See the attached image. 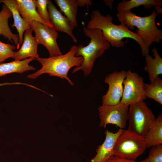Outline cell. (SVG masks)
I'll use <instances>...</instances> for the list:
<instances>
[{
    "label": "cell",
    "instance_id": "obj_14",
    "mask_svg": "<svg viewBox=\"0 0 162 162\" xmlns=\"http://www.w3.org/2000/svg\"><path fill=\"white\" fill-rule=\"evenodd\" d=\"M16 2L20 15L24 21L30 26L33 21L38 22L48 26L36 10L35 0H16Z\"/></svg>",
    "mask_w": 162,
    "mask_h": 162
},
{
    "label": "cell",
    "instance_id": "obj_29",
    "mask_svg": "<svg viewBox=\"0 0 162 162\" xmlns=\"http://www.w3.org/2000/svg\"><path fill=\"white\" fill-rule=\"evenodd\" d=\"M155 8V12H156V13L158 15V14H162V8H161L160 6H156L154 7Z\"/></svg>",
    "mask_w": 162,
    "mask_h": 162
},
{
    "label": "cell",
    "instance_id": "obj_4",
    "mask_svg": "<svg viewBox=\"0 0 162 162\" xmlns=\"http://www.w3.org/2000/svg\"><path fill=\"white\" fill-rule=\"evenodd\" d=\"M157 14L154 10L148 16L141 17L130 10L118 13L116 16L121 24L126 26L129 29L138 30L141 38L144 42L148 50L153 43H159L162 39V30L157 26L155 20Z\"/></svg>",
    "mask_w": 162,
    "mask_h": 162
},
{
    "label": "cell",
    "instance_id": "obj_22",
    "mask_svg": "<svg viewBox=\"0 0 162 162\" xmlns=\"http://www.w3.org/2000/svg\"><path fill=\"white\" fill-rule=\"evenodd\" d=\"M144 91L146 98L154 99L162 105V80L159 76L150 84L144 83Z\"/></svg>",
    "mask_w": 162,
    "mask_h": 162
},
{
    "label": "cell",
    "instance_id": "obj_25",
    "mask_svg": "<svg viewBox=\"0 0 162 162\" xmlns=\"http://www.w3.org/2000/svg\"><path fill=\"white\" fill-rule=\"evenodd\" d=\"M15 48L14 45L4 43L0 40V64L9 58H13Z\"/></svg>",
    "mask_w": 162,
    "mask_h": 162
},
{
    "label": "cell",
    "instance_id": "obj_17",
    "mask_svg": "<svg viewBox=\"0 0 162 162\" xmlns=\"http://www.w3.org/2000/svg\"><path fill=\"white\" fill-rule=\"evenodd\" d=\"M152 51L154 58L149 54L145 56L146 64L144 67L145 71L148 73L151 82L162 74V58L155 47L153 48Z\"/></svg>",
    "mask_w": 162,
    "mask_h": 162
},
{
    "label": "cell",
    "instance_id": "obj_26",
    "mask_svg": "<svg viewBox=\"0 0 162 162\" xmlns=\"http://www.w3.org/2000/svg\"><path fill=\"white\" fill-rule=\"evenodd\" d=\"M106 162H136L135 160H132L125 159L119 158L113 156Z\"/></svg>",
    "mask_w": 162,
    "mask_h": 162
},
{
    "label": "cell",
    "instance_id": "obj_7",
    "mask_svg": "<svg viewBox=\"0 0 162 162\" xmlns=\"http://www.w3.org/2000/svg\"><path fill=\"white\" fill-rule=\"evenodd\" d=\"M143 78L136 72L129 70L123 82V89L120 102L129 106L133 103L144 101L146 98L144 91Z\"/></svg>",
    "mask_w": 162,
    "mask_h": 162
},
{
    "label": "cell",
    "instance_id": "obj_27",
    "mask_svg": "<svg viewBox=\"0 0 162 162\" xmlns=\"http://www.w3.org/2000/svg\"><path fill=\"white\" fill-rule=\"evenodd\" d=\"M80 7H85L91 5L92 1L89 0H79Z\"/></svg>",
    "mask_w": 162,
    "mask_h": 162
},
{
    "label": "cell",
    "instance_id": "obj_2",
    "mask_svg": "<svg viewBox=\"0 0 162 162\" xmlns=\"http://www.w3.org/2000/svg\"><path fill=\"white\" fill-rule=\"evenodd\" d=\"M77 46L73 45L69 50L64 54L48 58H39L36 59L42 65L39 70L28 75L30 79H35L44 74H48L51 76L58 77L66 80L71 86L74 83L68 76V74L72 67H77L82 63L83 58L75 56Z\"/></svg>",
    "mask_w": 162,
    "mask_h": 162
},
{
    "label": "cell",
    "instance_id": "obj_12",
    "mask_svg": "<svg viewBox=\"0 0 162 162\" xmlns=\"http://www.w3.org/2000/svg\"><path fill=\"white\" fill-rule=\"evenodd\" d=\"M123 129H119L114 133L106 130L105 138L103 143L98 147L96 154L90 162H106L113 156L114 146L119 135Z\"/></svg>",
    "mask_w": 162,
    "mask_h": 162
},
{
    "label": "cell",
    "instance_id": "obj_21",
    "mask_svg": "<svg viewBox=\"0 0 162 162\" xmlns=\"http://www.w3.org/2000/svg\"><path fill=\"white\" fill-rule=\"evenodd\" d=\"M55 2L74 27H77L76 16L80 6L79 0H55Z\"/></svg>",
    "mask_w": 162,
    "mask_h": 162
},
{
    "label": "cell",
    "instance_id": "obj_30",
    "mask_svg": "<svg viewBox=\"0 0 162 162\" xmlns=\"http://www.w3.org/2000/svg\"><path fill=\"white\" fill-rule=\"evenodd\" d=\"M4 83H0V86H4Z\"/></svg>",
    "mask_w": 162,
    "mask_h": 162
},
{
    "label": "cell",
    "instance_id": "obj_23",
    "mask_svg": "<svg viewBox=\"0 0 162 162\" xmlns=\"http://www.w3.org/2000/svg\"><path fill=\"white\" fill-rule=\"evenodd\" d=\"M35 1L38 14L48 26L52 28V26L50 21L49 14L47 10L49 0H36Z\"/></svg>",
    "mask_w": 162,
    "mask_h": 162
},
{
    "label": "cell",
    "instance_id": "obj_28",
    "mask_svg": "<svg viewBox=\"0 0 162 162\" xmlns=\"http://www.w3.org/2000/svg\"><path fill=\"white\" fill-rule=\"evenodd\" d=\"M114 1V0H104L105 4L108 6L111 9L113 8L112 4Z\"/></svg>",
    "mask_w": 162,
    "mask_h": 162
},
{
    "label": "cell",
    "instance_id": "obj_3",
    "mask_svg": "<svg viewBox=\"0 0 162 162\" xmlns=\"http://www.w3.org/2000/svg\"><path fill=\"white\" fill-rule=\"evenodd\" d=\"M83 31L85 35L90 38V41L86 46L80 45L77 46L75 56L82 57L83 61L80 66L73 69L72 73L81 70L84 76H87L91 73L96 59L101 57L111 45L99 29L88 28L84 26Z\"/></svg>",
    "mask_w": 162,
    "mask_h": 162
},
{
    "label": "cell",
    "instance_id": "obj_20",
    "mask_svg": "<svg viewBox=\"0 0 162 162\" xmlns=\"http://www.w3.org/2000/svg\"><path fill=\"white\" fill-rule=\"evenodd\" d=\"M162 5V0H124L118 4L116 9L118 13H120L142 6L146 9H151L153 7Z\"/></svg>",
    "mask_w": 162,
    "mask_h": 162
},
{
    "label": "cell",
    "instance_id": "obj_15",
    "mask_svg": "<svg viewBox=\"0 0 162 162\" xmlns=\"http://www.w3.org/2000/svg\"><path fill=\"white\" fill-rule=\"evenodd\" d=\"M0 3H3L7 6L11 12L14 20L12 27H15L18 33L19 43L16 46L17 49H18L22 44L24 32L31 28V27L21 16L17 8L16 0H0Z\"/></svg>",
    "mask_w": 162,
    "mask_h": 162
},
{
    "label": "cell",
    "instance_id": "obj_9",
    "mask_svg": "<svg viewBox=\"0 0 162 162\" xmlns=\"http://www.w3.org/2000/svg\"><path fill=\"white\" fill-rule=\"evenodd\" d=\"M31 28L35 33L34 37L39 44L43 45L48 50L49 57L62 54L57 42L58 37L57 32L52 28L39 22L33 21Z\"/></svg>",
    "mask_w": 162,
    "mask_h": 162
},
{
    "label": "cell",
    "instance_id": "obj_16",
    "mask_svg": "<svg viewBox=\"0 0 162 162\" xmlns=\"http://www.w3.org/2000/svg\"><path fill=\"white\" fill-rule=\"evenodd\" d=\"M35 58H30L21 60H14L7 63L0 64V76L8 74L17 73L22 74L31 70H35L36 68L29 63Z\"/></svg>",
    "mask_w": 162,
    "mask_h": 162
},
{
    "label": "cell",
    "instance_id": "obj_24",
    "mask_svg": "<svg viewBox=\"0 0 162 162\" xmlns=\"http://www.w3.org/2000/svg\"><path fill=\"white\" fill-rule=\"evenodd\" d=\"M139 162H162V144L152 146L148 157Z\"/></svg>",
    "mask_w": 162,
    "mask_h": 162
},
{
    "label": "cell",
    "instance_id": "obj_1",
    "mask_svg": "<svg viewBox=\"0 0 162 162\" xmlns=\"http://www.w3.org/2000/svg\"><path fill=\"white\" fill-rule=\"evenodd\" d=\"M86 27L88 28H96L100 30L104 36L114 47L124 46L127 41L124 42L122 40L124 38H129L135 40L140 45L143 56H145L149 54V51L139 33L132 32L126 26L121 24L119 25L115 24L113 22L112 16L109 14L105 16L102 14L98 9L94 10Z\"/></svg>",
    "mask_w": 162,
    "mask_h": 162
},
{
    "label": "cell",
    "instance_id": "obj_13",
    "mask_svg": "<svg viewBox=\"0 0 162 162\" xmlns=\"http://www.w3.org/2000/svg\"><path fill=\"white\" fill-rule=\"evenodd\" d=\"M31 28L26 30L23 34L24 39L20 50L16 52L13 58L14 60L21 61L29 57L36 59L39 58L38 47L39 44L32 35Z\"/></svg>",
    "mask_w": 162,
    "mask_h": 162
},
{
    "label": "cell",
    "instance_id": "obj_19",
    "mask_svg": "<svg viewBox=\"0 0 162 162\" xmlns=\"http://www.w3.org/2000/svg\"><path fill=\"white\" fill-rule=\"evenodd\" d=\"M146 148L162 144V114L160 113L144 137Z\"/></svg>",
    "mask_w": 162,
    "mask_h": 162
},
{
    "label": "cell",
    "instance_id": "obj_5",
    "mask_svg": "<svg viewBox=\"0 0 162 162\" xmlns=\"http://www.w3.org/2000/svg\"><path fill=\"white\" fill-rule=\"evenodd\" d=\"M146 148L144 137L128 130L123 129L116 141L113 155L119 158L135 160Z\"/></svg>",
    "mask_w": 162,
    "mask_h": 162
},
{
    "label": "cell",
    "instance_id": "obj_6",
    "mask_svg": "<svg viewBox=\"0 0 162 162\" xmlns=\"http://www.w3.org/2000/svg\"><path fill=\"white\" fill-rule=\"evenodd\" d=\"M156 118L144 101L130 105L128 110V130L144 137L154 124Z\"/></svg>",
    "mask_w": 162,
    "mask_h": 162
},
{
    "label": "cell",
    "instance_id": "obj_8",
    "mask_svg": "<svg viewBox=\"0 0 162 162\" xmlns=\"http://www.w3.org/2000/svg\"><path fill=\"white\" fill-rule=\"evenodd\" d=\"M129 105L120 102L117 104L100 106L98 108L100 127L105 128L109 124L116 125L120 129L126 127L128 120Z\"/></svg>",
    "mask_w": 162,
    "mask_h": 162
},
{
    "label": "cell",
    "instance_id": "obj_10",
    "mask_svg": "<svg viewBox=\"0 0 162 162\" xmlns=\"http://www.w3.org/2000/svg\"><path fill=\"white\" fill-rule=\"evenodd\" d=\"M126 71H115L106 76L104 82L108 84L106 93L102 97V105H110L120 102L123 89V82L126 77Z\"/></svg>",
    "mask_w": 162,
    "mask_h": 162
},
{
    "label": "cell",
    "instance_id": "obj_18",
    "mask_svg": "<svg viewBox=\"0 0 162 162\" xmlns=\"http://www.w3.org/2000/svg\"><path fill=\"white\" fill-rule=\"evenodd\" d=\"M12 16L11 12L8 7L4 4L2 5V9L0 12V35L14 43L17 46L19 43L18 35L12 33L8 23L9 19Z\"/></svg>",
    "mask_w": 162,
    "mask_h": 162
},
{
    "label": "cell",
    "instance_id": "obj_11",
    "mask_svg": "<svg viewBox=\"0 0 162 162\" xmlns=\"http://www.w3.org/2000/svg\"><path fill=\"white\" fill-rule=\"evenodd\" d=\"M47 8L50 21L52 28L56 31H60L68 34L74 42L76 43L77 39L73 32L75 27L70 20L58 10L51 0H49Z\"/></svg>",
    "mask_w": 162,
    "mask_h": 162
}]
</instances>
